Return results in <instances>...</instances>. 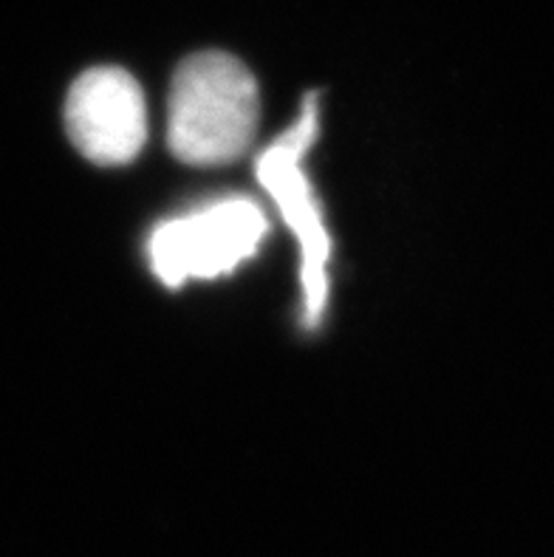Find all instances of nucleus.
Returning a JSON list of instances; mask_svg holds the SVG:
<instances>
[{"label": "nucleus", "mask_w": 554, "mask_h": 557, "mask_svg": "<svg viewBox=\"0 0 554 557\" xmlns=\"http://www.w3.org/2000/svg\"><path fill=\"white\" fill-rule=\"evenodd\" d=\"M260 120L258 83L238 57H187L170 85L168 145L178 162L221 168L249 150Z\"/></svg>", "instance_id": "nucleus-1"}, {"label": "nucleus", "mask_w": 554, "mask_h": 557, "mask_svg": "<svg viewBox=\"0 0 554 557\" xmlns=\"http://www.w3.org/2000/svg\"><path fill=\"white\" fill-rule=\"evenodd\" d=\"M65 127L85 159L102 168L134 162L148 141V106L125 69L99 65L71 85Z\"/></svg>", "instance_id": "nucleus-4"}, {"label": "nucleus", "mask_w": 554, "mask_h": 557, "mask_svg": "<svg viewBox=\"0 0 554 557\" xmlns=\"http://www.w3.org/2000/svg\"><path fill=\"white\" fill-rule=\"evenodd\" d=\"M267 215L249 198H226L184 219L159 224L150 235V263L168 286L189 277H218L258 252Z\"/></svg>", "instance_id": "nucleus-2"}, {"label": "nucleus", "mask_w": 554, "mask_h": 557, "mask_svg": "<svg viewBox=\"0 0 554 557\" xmlns=\"http://www.w3.org/2000/svg\"><path fill=\"white\" fill-rule=\"evenodd\" d=\"M317 136V94L306 97L303 116L258 159V182L281 207L286 224L295 230L303 247V286H306V323L317 325L329 297L331 240L311 196V184L303 173V156Z\"/></svg>", "instance_id": "nucleus-3"}]
</instances>
